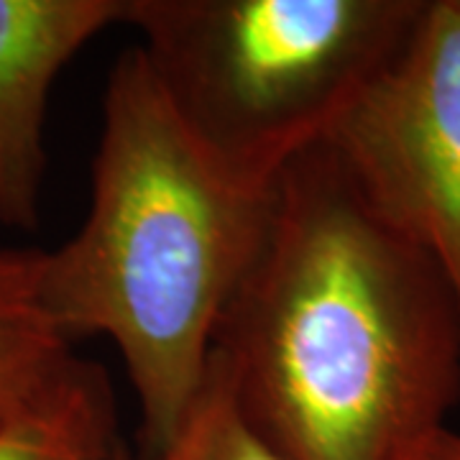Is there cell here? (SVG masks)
<instances>
[{
  "label": "cell",
  "mask_w": 460,
  "mask_h": 460,
  "mask_svg": "<svg viewBox=\"0 0 460 460\" xmlns=\"http://www.w3.org/2000/svg\"><path fill=\"white\" fill-rule=\"evenodd\" d=\"M210 368L284 460H414L460 402V296L317 146L271 187Z\"/></svg>",
  "instance_id": "6da1fadb"
},
{
  "label": "cell",
  "mask_w": 460,
  "mask_h": 460,
  "mask_svg": "<svg viewBox=\"0 0 460 460\" xmlns=\"http://www.w3.org/2000/svg\"><path fill=\"white\" fill-rule=\"evenodd\" d=\"M271 190L220 174L181 128L138 47L102 98L90 208L44 251L41 299L69 343L105 335L141 407L154 460L208 378L215 330L261 246Z\"/></svg>",
  "instance_id": "7a4b0ae2"
},
{
  "label": "cell",
  "mask_w": 460,
  "mask_h": 460,
  "mask_svg": "<svg viewBox=\"0 0 460 460\" xmlns=\"http://www.w3.org/2000/svg\"><path fill=\"white\" fill-rule=\"evenodd\" d=\"M428 0H128L159 93L205 159L269 192L323 146Z\"/></svg>",
  "instance_id": "3957f363"
},
{
  "label": "cell",
  "mask_w": 460,
  "mask_h": 460,
  "mask_svg": "<svg viewBox=\"0 0 460 460\" xmlns=\"http://www.w3.org/2000/svg\"><path fill=\"white\" fill-rule=\"evenodd\" d=\"M323 146L363 205L428 251L460 296V0L425 3Z\"/></svg>",
  "instance_id": "277c9868"
},
{
  "label": "cell",
  "mask_w": 460,
  "mask_h": 460,
  "mask_svg": "<svg viewBox=\"0 0 460 460\" xmlns=\"http://www.w3.org/2000/svg\"><path fill=\"white\" fill-rule=\"evenodd\" d=\"M128 0H0V226L36 230L51 87Z\"/></svg>",
  "instance_id": "5b68a950"
},
{
  "label": "cell",
  "mask_w": 460,
  "mask_h": 460,
  "mask_svg": "<svg viewBox=\"0 0 460 460\" xmlns=\"http://www.w3.org/2000/svg\"><path fill=\"white\" fill-rule=\"evenodd\" d=\"M44 251L0 248V428L57 396L87 361L41 299Z\"/></svg>",
  "instance_id": "8992f818"
},
{
  "label": "cell",
  "mask_w": 460,
  "mask_h": 460,
  "mask_svg": "<svg viewBox=\"0 0 460 460\" xmlns=\"http://www.w3.org/2000/svg\"><path fill=\"white\" fill-rule=\"evenodd\" d=\"M120 445L111 381L90 361L47 404L0 428V460H111Z\"/></svg>",
  "instance_id": "52a82bcc"
},
{
  "label": "cell",
  "mask_w": 460,
  "mask_h": 460,
  "mask_svg": "<svg viewBox=\"0 0 460 460\" xmlns=\"http://www.w3.org/2000/svg\"><path fill=\"white\" fill-rule=\"evenodd\" d=\"M154 460H284L243 420L233 399L208 368L192 410L177 435Z\"/></svg>",
  "instance_id": "ba28073f"
},
{
  "label": "cell",
  "mask_w": 460,
  "mask_h": 460,
  "mask_svg": "<svg viewBox=\"0 0 460 460\" xmlns=\"http://www.w3.org/2000/svg\"><path fill=\"white\" fill-rule=\"evenodd\" d=\"M414 460H460V432L450 428L438 429Z\"/></svg>",
  "instance_id": "9c48e42d"
},
{
  "label": "cell",
  "mask_w": 460,
  "mask_h": 460,
  "mask_svg": "<svg viewBox=\"0 0 460 460\" xmlns=\"http://www.w3.org/2000/svg\"><path fill=\"white\" fill-rule=\"evenodd\" d=\"M111 460H141V458H133L131 453H128V447H126V445H120V447L115 450V456Z\"/></svg>",
  "instance_id": "30bf717a"
}]
</instances>
